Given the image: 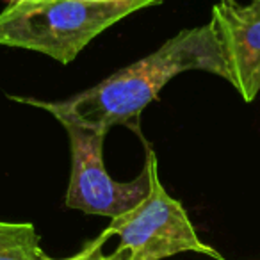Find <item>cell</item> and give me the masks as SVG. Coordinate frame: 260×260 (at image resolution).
<instances>
[{"mask_svg":"<svg viewBox=\"0 0 260 260\" xmlns=\"http://www.w3.org/2000/svg\"><path fill=\"white\" fill-rule=\"evenodd\" d=\"M224 64V79L244 102L260 93V6L217 0L210 15Z\"/></svg>","mask_w":260,"mask_h":260,"instance_id":"cell-5","label":"cell"},{"mask_svg":"<svg viewBox=\"0 0 260 260\" xmlns=\"http://www.w3.org/2000/svg\"><path fill=\"white\" fill-rule=\"evenodd\" d=\"M107 242V237L104 234H100L96 239L89 241L79 253L66 258H52L47 255V260H128L126 253L121 248H116L112 253H104V246Z\"/></svg>","mask_w":260,"mask_h":260,"instance_id":"cell-7","label":"cell"},{"mask_svg":"<svg viewBox=\"0 0 260 260\" xmlns=\"http://www.w3.org/2000/svg\"><path fill=\"white\" fill-rule=\"evenodd\" d=\"M8 6H13V4H18V2H23V0H6Z\"/></svg>","mask_w":260,"mask_h":260,"instance_id":"cell-8","label":"cell"},{"mask_svg":"<svg viewBox=\"0 0 260 260\" xmlns=\"http://www.w3.org/2000/svg\"><path fill=\"white\" fill-rule=\"evenodd\" d=\"M253 4H256V6H260V0H251Z\"/></svg>","mask_w":260,"mask_h":260,"instance_id":"cell-9","label":"cell"},{"mask_svg":"<svg viewBox=\"0 0 260 260\" xmlns=\"http://www.w3.org/2000/svg\"><path fill=\"white\" fill-rule=\"evenodd\" d=\"M157 4L162 0H23L0 13V45L68 64L102 32Z\"/></svg>","mask_w":260,"mask_h":260,"instance_id":"cell-2","label":"cell"},{"mask_svg":"<svg viewBox=\"0 0 260 260\" xmlns=\"http://www.w3.org/2000/svg\"><path fill=\"white\" fill-rule=\"evenodd\" d=\"M150 177L148 194L125 214L111 219L102 234L118 235L119 244L128 260H164L178 253H200L223 260V255L203 242L194 224L177 198L164 189L159 177V160L148 150L145 162Z\"/></svg>","mask_w":260,"mask_h":260,"instance_id":"cell-3","label":"cell"},{"mask_svg":"<svg viewBox=\"0 0 260 260\" xmlns=\"http://www.w3.org/2000/svg\"><path fill=\"white\" fill-rule=\"evenodd\" d=\"M192 70L216 73L224 79L219 43L210 23L180 30L155 52L68 100L11 98L20 104L45 109L61 125H77L102 132H109L116 125L138 130L141 112L157 100L164 86L177 75Z\"/></svg>","mask_w":260,"mask_h":260,"instance_id":"cell-1","label":"cell"},{"mask_svg":"<svg viewBox=\"0 0 260 260\" xmlns=\"http://www.w3.org/2000/svg\"><path fill=\"white\" fill-rule=\"evenodd\" d=\"M32 223L0 221V260H47Z\"/></svg>","mask_w":260,"mask_h":260,"instance_id":"cell-6","label":"cell"},{"mask_svg":"<svg viewBox=\"0 0 260 260\" xmlns=\"http://www.w3.org/2000/svg\"><path fill=\"white\" fill-rule=\"evenodd\" d=\"M70 139V170L66 207L91 216L114 217L134 209L150 189L148 170L132 182H118L109 175L104 160L105 134L77 125H62Z\"/></svg>","mask_w":260,"mask_h":260,"instance_id":"cell-4","label":"cell"}]
</instances>
